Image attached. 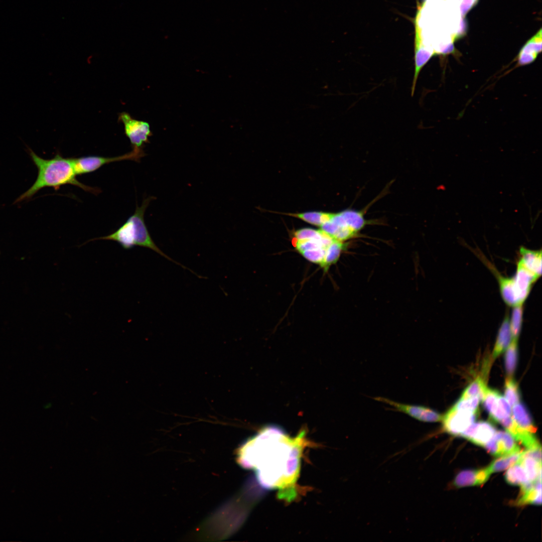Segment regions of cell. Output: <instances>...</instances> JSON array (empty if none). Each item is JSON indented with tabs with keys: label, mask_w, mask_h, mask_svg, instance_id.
Returning a JSON list of instances; mask_svg holds the SVG:
<instances>
[{
	"label": "cell",
	"mask_w": 542,
	"mask_h": 542,
	"mask_svg": "<svg viewBox=\"0 0 542 542\" xmlns=\"http://www.w3.org/2000/svg\"><path fill=\"white\" fill-rule=\"evenodd\" d=\"M303 431L290 437L276 426H267L248 439L238 451L237 461L254 470L260 486L278 491V497L291 501L296 498L301 457L307 441Z\"/></svg>",
	"instance_id": "6da1fadb"
},
{
	"label": "cell",
	"mask_w": 542,
	"mask_h": 542,
	"mask_svg": "<svg viewBox=\"0 0 542 542\" xmlns=\"http://www.w3.org/2000/svg\"><path fill=\"white\" fill-rule=\"evenodd\" d=\"M29 155L38 169V175L34 184L15 201L16 203L31 199L39 191L46 187L57 190L63 185L71 184L85 191L97 194L99 189L85 185L76 178L73 158H64L59 153L54 158L45 159L28 148Z\"/></svg>",
	"instance_id": "7a4b0ae2"
},
{
	"label": "cell",
	"mask_w": 542,
	"mask_h": 542,
	"mask_svg": "<svg viewBox=\"0 0 542 542\" xmlns=\"http://www.w3.org/2000/svg\"><path fill=\"white\" fill-rule=\"evenodd\" d=\"M153 199L154 197L152 196L145 198L141 206H137L134 213L115 231L108 235L93 238L90 240L100 239L114 241L125 249H129L135 246L147 247L183 268L188 269L166 255L152 239L145 223L144 214L147 208Z\"/></svg>",
	"instance_id": "3957f363"
},
{
	"label": "cell",
	"mask_w": 542,
	"mask_h": 542,
	"mask_svg": "<svg viewBox=\"0 0 542 542\" xmlns=\"http://www.w3.org/2000/svg\"><path fill=\"white\" fill-rule=\"evenodd\" d=\"M293 243L304 258L319 265L325 272L337 262L345 248L344 242L334 239L321 229L309 238H293Z\"/></svg>",
	"instance_id": "277c9868"
},
{
	"label": "cell",
	"mask_w": 542,
	"mask_h": 542,
	"mask_svg": "<svg viewBox=\"0 0 542 542\" xmlns=\"http://www.w3.org/2000/svg\"><path fill=\"white\" fill-rule=\"evenodd\" d=\"M365 224L361 212L347 209L333 213L330 220L320 227L322 230L334 239L344 242L356 236Z\"/></svg>",
	"instance_id": "5b68a950"
},
{
	"label": "cell",
	"mask_w": 542,
	"mask_h": 542,
	"mask_svg": "<svg viewBox=\"0 0 542 542\" xmlns=\"http://www.w3.org/2000/svg\"><path fill=\"white\" fill-rule=\"evenodd\" d=\"M145 155L143 149H132L131 152L117 157H103L98 156H88L73 158V159L76 174L80 175L94 172L103 165L111 162L123 160L139 162Z\"/></svg>",
	"instance_id": "8992f818"
},
{
	"label": "cell",
	"mask_w": 542,
	"mask_h": 542,
	"mask_svg": "<svg viewBox=\"0 0 542 542\" xmlns=\"http://www.w3.org/2000/svg\"><path fill=\"white\" fill-rule=\"evenodd\" d=\"M118 120L123 123L125 134L133 149H143L144 145L149 142V138L152 135L149 124L133 119L125 112L119 114Z\"/></svg>",
	"instance_id": "52a82bcc"
},
{
	"label": "cell",
	"mask_w": 542,
	"mask_h": 542,
	"mask_svg": "<svg viewBox=\"0 0 542 542\" xmlns=\"http://www.w3.org/2000/svg\"><path fill=\"white\" fill-rule=\"evenodd\" d=\"M375 399L389 405L397 412L421 422L433 423L440 421L442 419L443 416L440 413L424 405L398 402L383 397H376Z\"/></svg>",
	"instance_id": "ba28073f"
},
{
	"label": "cell",
	"mask_w": 542,
	"mask_h": 542,
	"mask_svg": "<svg viewBox=\"0 0 542 542\" xmlns=\"http://www.w3.org/2000/svg\"><path fill=\"white\" fill-rule=\"evenodd\" d=\"M477 413L452 407L442 416L443 430L454 436H460L476 419Z\"/></svg>",
	"instance_id": "9c48e42d"
},
{
	"label": "cell",
	"mask_w": 542,
	"mask_h": 542,
	"mask_svg": "<svg viewBox=\"0 0 542 542\" xmlns=\"http://www.w3.org/2000/svg\"><path fill=\"white\" fill-rule=\"evenodd\" d=\"M491 455L501 457L520 451L513 437L508 432L498 431L484 447Z\"/></svg>",
	"instance_id": "30bf717a"
},
{
	"label": "cell",
	"mask_w": 542,
	"mask_h": 542,
	"mask_svg": "<svg viewBox=\"0 0 542 542\" xmlns=\"http://www.w3.org/2000/svg\"><path fill=\"white\" fill-rule=\"evenodd\" d=\"M496 432V429L492 424L488 422L481 421L473 423L460 436L476 445L484 447Z\"/></svg>",
	"instance_id": "8fae6325"
},
{
	"label": "cell",
	"mask_w": 542,
	"mask_h": 542,
	"mask_svg": "<svg viewBox=\"0 0 542 542\" xmlns=\"http://www.w3.org/2000/svg\"><path fill=\"white\" fill-rule=\"evenodd\" d=\"M508 416L500 423L517 442L526 448V450L541 447L533 434L523 429L517 425L513 419Z\"/></svg>",
	"instance_id": "7c38bea8"
},
{
	"label": "cell",
	"mask_w": 542,
	"mask_h": 542,
	"mask_svg": "<svg viewBox=\"0 0 542 542\" xmlns=\"http://www.w3.org/2000/svg\"><path fill=\"white\" fill-rule=\"evenodd\" d=\"M491 474L487 467L477 470H464L456 476L454 484L458 488L480 485L488 480Z\"/></svg>",
	"instance_id": "4fadbf2b"
},
{
	"label": "cell",
	"mask_w": 542,
	"mask_h": 542,
	"mask_svg": "<svg viewBox=\"0 0 542 542\" xmlns=\"http://www.w3.org/2000/svg\"><path fill=\"white\" fill-rule=\"evenodd\" d=\"M519 256L517 263L539 278L541 274V250H531L521 246Z\"/></svg>",
	"instance_id": "5bb4252c"
},
{
	"label": "cell",
	"mask_w": 542,
	"mask_h": 542,
	"mask_svg": "<svg viewBox=\"0 0 542 542\" xmlns=\"http://www.w3.org/2000/svg\"><path fill=\"white\" fill-rule=\"evenodd\" d=\"M541 30L526 42L518 55V66L529 64L536 58L541 50Z\"/></svg>",
	"instance_id": "9a60e30c"
},
{
	"label": "cell",
	"mask_w": 542,
	"mask_h": 542,
	"mask_svg": "<svg viewBox=\"0 0 542 542\" xmlns=\"http://www.w3.org/2000/svg\"><path fill=\"white\" fill-rule=\"evenodd\" d=\"M541 480L529 482L521 486L520 496L516 501L518 505L528 504L541 505Z\"/></svg>",
	"instance_id": "2e32d148"
},
{
	"label": "cell",
	"mask_w": 542,
	"mask_h": 542,
	"mask_svg": "<svg viewBox=\"0 0 542 542\" xmlns=\"http://www.w3.org/2000/svg\"><path fill=\"white\" fill-rule=\"evenodd\" d=\"M509 319L508 314H506L499 329L492 354L493 359L496 358L507 349L512 340Z\"/></svg>",
	"instance_id": "e0dca14e"
},
{
	"label": "cell",
	"mask_w": 542,
	"mask_h": 542,
	"mask_svg": "<svg viewBox=\"0 0 542 542\" xmlns=\"http://www.w3.org/2000/svg\"><path fill=\"white\" fill-rule=\"evenodd\" d=\"M498 393L497 390L486 387L482 400L490 417L497 422H499L503 419L509 416L500 408L498 404Z\"/></svg>",
	"instance_id": "ac0fdd59"
},
{
	"label": "cell",
	"mask_w": 542,
	"mask_h": 542,
	"mask_svg": "<svg viewBox=\"0 0 542 542\" xmlns=\"http://www.w3.org/2000/svg\"><path fill=\"white\" fill-rule=\"evenodd\" d=\"M512 419L520 427L534 434L536 431L531 417L526 407L521 403L512 406Z\"/></svg>",
	"instance_id": "d6986e66"
},
{
	"label": "cell",
	"mask_w": 542,
	"mask_h": 542,
	"mask_svg": "<svg viewBox=\"0 0 542 542\" xmlns=\"http://www.w3.org/2000/svg\"><path fill=\"white\" fill-rule=\"evenodd\" d=\"M506 482L513 486H522L530 482L520 460L510 467L505 474Z\"/></svg>",
	"instance_id": "ffe728a7"
},
{
	"label": "cell",
	"mask_w": 542,
	"mask_h": 542,
	"mask_svg": "<svg viewBox=\"0 0 542 542\" xmlns=\"http://www.w3.org/2000/svg\"><path fill=\"white\" fill-rule=\"evenodd\" d=\"M524 451H519L501 456L494 460L487 467L491 473L504 471L518 462L522 458Z\"/></svg>",
	"instance_id": "44dd1931"
},
{
	"label": "cell",
	"mask_w": 542,
	"mask_h": 542,
	"mask_svg": "<svg viewBox=\"0 0 542 542\" xmlns=\"http://www.w3.org/2000/svg\"><path fill=\"white\" fill-rule=\"evenodd\" d=\"M520 462L524 468L530 482H535L541 480V461L526 454L524 451Z\"/></svg>",
	"instance_id": "7402d4cb"
},
{
	"label": "cell",
	"mask_w": 542,
	"mask_h": 542,
	"mask_svg": "<svg viewBox=\"0 0 542 542\" xmlns=\"http://www.w3.org/2000/svg\"><path fill=\"white\" fill-rule=\"evenodd\" d=\"M333 213L322 212H308L300 213H289L288 215L299 218L310 224L321 226L331 218Z\"/></svg>",
	"instance_id": "603a6c76"
},
{
	"label": "cell",
	"mask_w": 542,
	"mask_h": 542,
	"mask_svg": "<svg viewBox=\"0 0 542 542\" xmlns=\"http://www.w3.org/2000/svg\"><path fill=\"white\" fill-rule=\"evenodd\" d=\"M523 304L513 307L509 325L512 339L517 340L521 329L523 319Z\"/></svg>",
	"instance_id": "cb8c5ba5"
},
{
	"label": "cell",
	"mask_w": 542,
	"mask_h": 542,
	"mask_svg": "<svg viewBox=\"0 0 542 542\" xmlns=\"http://www.w3.org/2000/svg\"><path fill=\"white\" fill-rule=\"evenodd\" d=\"M511 340L506 349L505 356V366L508 376H512L517 361V340Z\"/></svg>",
	"instance_id": "d4e9b609"
},
{
	"label": "cell",
	"mask_w": 542,
	"mask_h": 542,
	"mask_svg": "<svg viewBox=\"0 0 542 542\" xmlns=\"http://www.w3.org/2000/svg\"><path fill=\"white\" fill-rule=\"evenodd\" d=\"M486 387L481 377H477L465 389L459 399H464L479 396L482 400Z\"/></svg>",
	"instance_id": "484cf974"
},
{
	"label": "cell",
	"mask_w": 542,
	"mask_h": 542,
	"mask_svg": "<svg viewBox=\"0 0 542 542\" xmlns=\"http://www.w3.org/2000/svg\"><path fill=\"white\" fill-rule=\"evenodd\" d=\"M505 398L510 406H513L520 402V396L518 384L512 376H508L505 380L504 386Z\"/></svg>",
	"instance_id": "4316f807"
},
{
	"label": "cell",
	"mask_w": 542,
	"mask_h": 542,
	"mask_svg": "<svg viewBox=\"0 0 542 542\" xmlns=\"http://www.w3.org/2000/svg\"><path fill=\"white\" fill-rule=\"evenodd\" d=\"M481 400L479 396L464 399H459L452 407L458 410L478 413V408Z\"/></svg>",
	"instance_id": "83f0119b"
},
{
	"label": "cell",
	"mask_w": 542,
	"mask_h": 542,
	"mask_svg": "<svg viewBox=\"0 0 542 542\" xmlns=\"http://www.w3.org/2000/svg\"><path fill=\"white\" fill-rule=\"evenodd\" d=\"M497 403L500 408L508 416H512L511 406L506 399L505 397L503 396L499 393L497 396Z\"/></svg>",
	"instance_id": "f1b7e54d"
}]
</instances>
